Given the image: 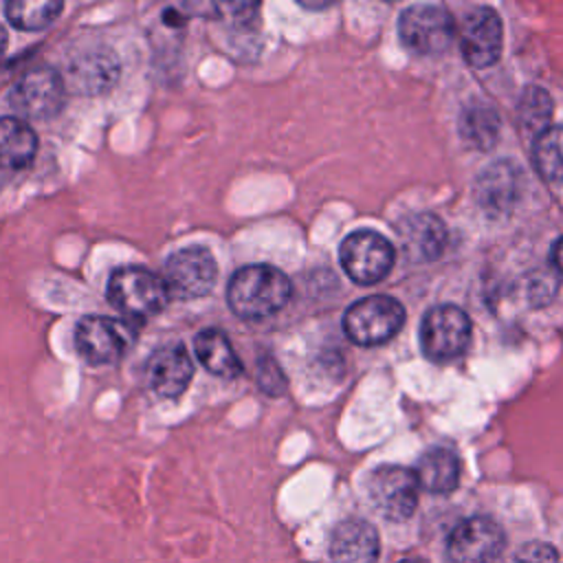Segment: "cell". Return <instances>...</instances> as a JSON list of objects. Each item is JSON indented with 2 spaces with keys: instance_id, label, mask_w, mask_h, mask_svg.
I'll use <instances>...</instances> for the list:
<instances>
[{
  "instance_id": "obj_24",
  "label": "cell",
  "mask_w": 563,
  "mask_h": 563,
  "mask_svg": "<svg viewBox=\"0 0 563 563\" xmlns=\"http://www.w3.org/2000/svg\"><path fill=\"white\" fill-rule=\"evenodd\" d=\"M482 189H479V200L484 205H493L497 209H501L515 191V174L510 172L508 165H495L488 172L482 174L479 178Z\"/></svg>"
},
{
  "instance_id": "obj_10",
  "label": "cell",
  "mask_w": 563,
  "mask_h": 563,
  "mask_svg": "<svg viewBox=\"0 0 563 563\" xmlns=\"http://www.w3.org/2000/svg\"><path fill=\"white\" fill-rule=\"evenodd\" d=\"M418 488L420 486L413 471L394 464L376 468L367 482V493L374 508L391 521H402L416 510Z\"/></svg>"
},
{
  "instance_id": "obj_25",
  "label": "cell",
  "mask_w": 563,
  "mask_h": 563,
  "mask_svg": "<svg viewBox=\"0 0 563 563\" xmlns=\"http://www.w3.org/2000/svg\"><path fill=\"white\" fill-rule=\"evenodd\" d=\"M556 550L543 541H530L521 545L512 559V563H556Z\"/></svg>"
},
{
  "instance_id": "obj_3",
  "label": "cell",
  "mask_w": 563,
  "mask_h": 563,
  "mask_svg": "<svg viewBox=\"0 0 563 563\" xmlns=\"http://www.w3.org/2000/svg\"><path fill=\"white\" fill-rule=\"evenodd\" d=\"M134 341L136 328L123 319L90 314L75 325V350L90 365L117 363Z\"/></svg>"
},
{
  "instance_id": "obj_4",
  "label": "cell",
  "mask_w": 563,
  "mask_h": 563,
  "mask_svg": "<svg viewBox=\"0 0 563 563\" xmlns=\"http://www.w3.org/2000/svg\"><path fill=\"white\" fill-rule=\"evenodd\" d=\"M405 308L387 295H372L352 303L343 317L345 334L358 345H380L400 332Z\"/></svg>"
},
{
  "instance_id": "obj_15",
  "label": "cell",
  "mask_w": 563,
  "mask_h": 563,
  "mask_svg": "<svg viewBox=\"0 0 563 563\" xmlns=\"http://www.w3.org/2000/svg\"><path fill=\"white\" fill-rule=\"evenodd\" d=\"M378 550V534L363 519L341 521L330 537L332 563H376Z\"/></svg>"
},
{
  "instance_id": "obj_29",
  "label": "cell",
  "mask_w": 563,
  "mask_h": 563,
  "mask_svg": "<svg viewBox=\"0 0 563 563\" xmlns=\"http://www.w3.org/2000/svg\"><path fill=\"white\" fill-rule=\"evenodd\" d=\"M400 563H427V561L420 559V556H407V559H402Z\"/></svg>"
},
{
  "instance_id": "obj_17",
  "label": "cell",
  "mask_w": 563,
  "mask_h": 563,
  "mask_svg": "<svg viewBox=\"0 0 563 563\" xmlns=\"http://www.w3.org/2000/svg\"><path fill=\"white\" fill-rule=\"evenodd\" d=\"M35 152V130L20 117H0V169H24L33 163Z\"/></svg>"
},
{
  "instance_id": "obj_11",
  "label": "cell",
  "mask_w": 563,
  "mask_h": 563,
  "mask_svg": "<svg viewBox=\"0 0 563 563\" xmlns=\"http://www.w3.org/2000/svg\"><path fill=\"white\" fill-rule=\"evenodd\" d=\"M504 548V530L488 517H471L460 521L446 541L453 563H488Z\"/></svg>"
},
{
  "instance_id": "obj_20",
  "label": "cell",
  "mask_w": 563,
  "mask_h": 563,
  "mask_svg": "<svg viewBox=\"0 0 563 563\" xmlns=\"http://www.w3.org/2000/svg\"><path fill=\"white\" fill-rule=\"evenodd\" d=\"M64 11V2L53 0H11L4 4L7 20L20 31H40Z\"/></svg>"
},
{
  "instance_id": "obj_9",
  "label": "cell",
  "mask_w": 563,
  "mask_h": 563,
  "mask_svg": "<svg viewBox=\"0 0 563 563\" xmlns=\"http://www.w3.org/2000/svg\"><path fill=\"white\" fill-rule=\"evenodd\" d=\"M471 336V321L457 306L442 303L431 308L420 323L422 352L433 361H449L462 354Z\"/></svg>"
},
{
  "instance_id": "obj_2",
  "label": "cell",
  "mask_w": 563,
  "mask_h": 563,
  "mask_svg": "<svg viewBox=\"0 0 563 563\" xmlns=\"http://www.w3.org/2000/svg\"><path fill=\"white\" fill-rule=\"evenodd\" d=\"M110 303L132 321H145L165 310L169 292L161 275L143 266L112 271L108 282Z\"/></svg>"
},
{
  "instance_id": "obj_8",
  "label": "cell",
  "mask_w": 563,
  "mask_h": 563,
  "mask_svg": "<svg viewBox=\"0 0 563 563\" xmlns=\"http://www.w3.org/2000/svg\"><path fill=\"white\" fill-rule=\"evenodd\" d=\"M453 18L444 7L413 4L400 13V42L418 55H438L453 40Z\"/></svg>"
},
{
  "instance_id": "obj_22",
  "label": "cell",
  "mask_w": 563,
  "mask_h": 563,
  "mask_svg": "<svg viewBox=\"0 0 563 563\" xmlns=\"http://www.w3.org/2000/svg\"><path fill=\"white\" fill-rule=\"evenodd\" d=\"M460 132L466 143L475 147H490L499 134V121L495 110L486 106H475L464 110L460 121Z\"/></svg>"
},
{
  "instance_id": "obj_27",
  "label": "cell",
  "mask_w": 563,
  "mask_h": 563,
  "mask_svg": "<svg viewBox=\"0 0 563 563\" xmlns=\"http://www.w3.org/2000/svg\"><path fill=\"white\" fill-rule=\"evenodd\" d=\"M552 264L563 275V238H559L552 246Z\"/></svg>"
},
{
  "instance_id": "obj_13",
  "label": "cell",
  "mask_w": 563,
  "mask_h": 563,
  "mask_svg": "<svg viewBox=\"0 0 563 563\" xmlns=\"http://www.w3.org/2000/svg\"><path fill=\"white\" fill-rule=\"evenodd\" d=\"M64 84L79 95H99L110 90L119 77V59L110 48H88L68 62Z\"/></svg>"
},
{
  "instance_id": "obj_7",
  "label": "cell",
  "mask_w": 563,
  "mask_h": 563,
  "mask_svg": "<svg viewBox=\"0 0 563 563\" xmlns=\"http://www.w3.org/2000/svg\"><path fill=\"white\" fill-rule=\"evenodd\" d=\"M341 266L345 275L356 284H376L394 266L391 242L376 231H354L341 242Z\"/></svg>"
},
{
  "instance_id": "obj_23",
  "label": "cell",
  "mask_w": 563,
  "mask_h": 563,
  "mask_svg": "<svg viewBox=\"0 0 563 563\" xmlns=\"http://www.w3.org/2000/svg\"><path fill=\"white\" fill-rule=\"evenodd\" d=\"M519 119L528 130H545L552 119V99L539 86H528L519 99Z\"/></svg>"
},
{
  "instance_id": "obj_6",
  "label": "cell",
  "mask_w": 563,
  "mask_h": 563,
  "mask_svg": "<svg viewBox=\"0 0 563 563\" xmlns=\"http://www.w3.org/2000/svg\"><path fill=\"white\" fill-rule=\"evenodd\" d=\"M66 99V84L59 70L35 66L22 73L9 90V103L26 119H51Z\"/></svg>"
},
{
  "instance_id": "obj_16",
  "label": "cell",
  "mask_w": 563,
  "mask_h": 563,
  "mask_svg": "<svg viewBox=\"0 0 563 563\" xmlns=\"http://www.w3.org/2000/svg\"><path fill=\"white\" fill-rule=\"evenodd\" d=\"M398 233L407 255L416 260H435L446 244L444 224L429 213L409 216L407 220L400 222Z\"/></svg>"
},
{
  "instance_id": "obj_14",
  "label": "cell",
  "mask_w": 563,
  "mask_h": 563,
  "mask_svg": "<svg viewBox=\"0 0 563 563\" xmlns=\"http://www.w3.org/2000/svg\"><path fill=\"white\" fill-rule=\"evenodd\" d=\"M194 378V361L183 343H172L147 361V383L161 398H178Z\"/></svg>"
},
{
  "instance_id": "obj_19",
  "label": "cell",
  "mask_w": 563,
  "mask_h": 563,
  "mask_svg": "<svg viewBox=\"0 0 563 563\" xmlns=\"http://www.w3.org/2000/svg\"><path fill=\"white\" fill-rule=\"evenodd\" d=\"M413 475L420 488L435 495H444L451 493L460 482V460L449 449H429L418 460Z\"/></svg>"
},
{
  "instance_id": "obj_21",
  "label": "cell",
  "mask_w": 563,
  "mask_h": 563,
  "mask_svg": "<svg viewBox=\"0 0 563 563\" xmlns=\"http://www.w3.org/2000/svg\"><path fill=\"white\" fill-rule=\"evenodd\" d=\"M532 161L545 180H563V125H548L537 134Z\"/></svg>"
},
{
  "instance_id": "obj_12",
  "label": "cell",
  "mask_w": 563,
  "mask_h": 563,
  "mask_svg": "<svg viewBox=\"0 0 563 563\" xmlns=\"http://www.w3.org/2000/svg\"><path fill=\"white\" fill-rule=\"evenodd\" d=\"M460 46L466 64L473 68H486L501 55V20L488 7L468 11L460 26Z\"/></svg>"
},
{
  "instance_id": "obj_28",
  "label": "cell",
  "mask_w": 563,
  "mask_h": 563,
  "mask_svg": "<svg viewBox=\"0 0 563 563\" xmlns=\"http://www.w3.org/2000/svg\"><path fill=\"white\" fill-rule=\"evenodd\" d=\"M7 44H9V37H7V31L0 26V59H2V55H4V51H7Z\"/></svg>"
},
{
  "instance_id": "obj_1",
  "label": "cell",
  "mask_w": 563,
  "mask_h": 563,
  "mask_svg": "<svg viewBox=\"0 0 563 563\" xmlns=\"http://www.w3.org/2000/svg\"><path fill=\"white\" fill-rule=\"evenodd\" d=\"M290 297L288 277L271 264H249L233 273L227 286L229 308L242 319H264L279 312Z\"/></svg>"
},
{
  "instance_id": "obj_18",
  "label": "cell",
  "mask_w": 563,
  "mask_h": 563,
  "mask_svg": "<svg viewBox=\"0 0 563 563\" xmlns=\"http://www.w3.org/2000/svg\"><path fill=\"white\" fill-rule=\"evenodd\" d=\"M194 352L202 367L220 378H235L242 372V363L229 341L218 328H205L194 339Z\"/></svg>"
},
{
  "instance_id": "obj_5",
  "label": "cell",
  "mask_w": 563,
  "mask_h": 563,
  "mask_svg": "<svg viewBox=\"0 0 563 563\" xmlns=\"http://www.w3.org/2000/svg\"><path fill=\"white\" fill-rule=\"evenodd\" d=\"M218 279V264L205 246H187L167 257L163 282L169 299H200L211 292Z\"/></svg>"
},
{
  "instance_id": "obj_26",
  "label": "cell",
  "mask_w": 563,
  "mask_h": 563,
  "mask_svg": "<svg viewBox=\"0 0 563 563\" xmlns=\"http://www.w3.org/2000/svg\"><path fill=\"white\" fill-rule=\"evenodd\" d=\"M257 378H260L262 389L268 391V394H279L284 389L282 387L284 385V376H282L279 367L275 365V361H271V358H266V363H260Z\"/></svg>"
}]
</instances>
